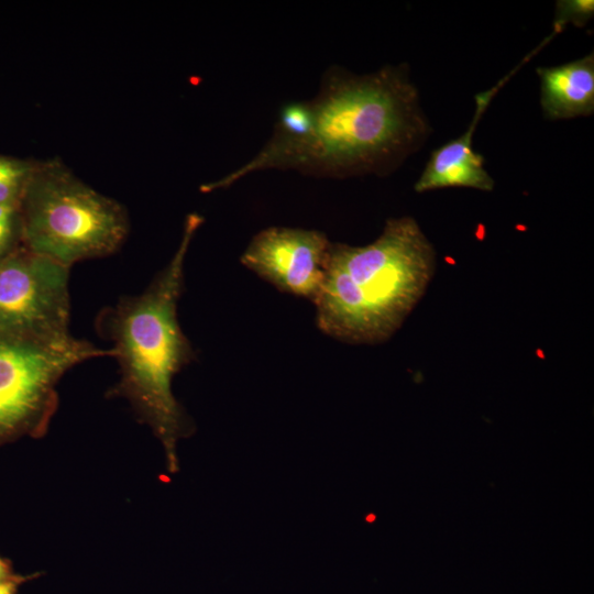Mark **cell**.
<instances>
[{"label": "cell", "mask_w": 594, "mask_h": 594, "mask_svg": "<svg viewBox=\"0 0 594 594\" xmlns=\"http://www.w3.org/2000/svg\"><path fill=\"white\" fill-rule=\"evenodd\" d=\"M594 15L593 0H561L557 1L553 29L563 31L566 24L583 26Z\"/></svg>", "instance_id": "12"}, {"label": "cell", "mask_w": 594, "mask_h": 594, "mask_svg": "<svg viewBox=\"0 0 594 594\" xmlns=\"http://www.w3.org/2000/svg\"><path fill=\"white\" fill-rule=\"evenodd\" d=\"M429 132L406 66L365 75L331 67L312 99L280 108L272 136L251 160L202 185L201 191L266 169L337 178L386 174L416 152Z\"/></svg>", "instance_id": "1"}, {"label": "cell", "mask_w": 594, "mask_h": 594, "mask_svg": "<svg viewBox=\"0 0 594 594\" xmlns=\"http://www.w3.org/2000/svg\"><path fill=\"white\" fill-rule=\"evenodd\" d=\"M436 253L411 217L388 219L364 246L331 243L314 302L319 329L352 343L387 340L422 297Z\"/></svg>", "instance_id": "3"}, {"label": "cell", "mask_w": 594, "mask_h": 594, "mask_svg": "<svg viewBox=\"0 0 594 594\" xmlns=\"http://www.w3.org/2000/svg\"><path fill=\"white\" fill-rule=\"evenodd\" d=\"M540 103L550 120L590 116L594 111L593 52L573 62L538 67Z\"/></svg>", "instance_id": "9"}, {"label": "cell", "mask_w": 594, "mask_h": 594, "mask_svg": "<svg viewBox=\"0 0 594 594\" xmlns=\"http://www.w3.org/2000/svg\"><path fill=\"white\" fill-rule=\"evenodd\" d=\"M114 355L113 349L74 337L46 342L0 332V447L45 436L64 374L87 360Z\"/></svg>", "instance_id": "5"}, {"label": "cell", "mask_w": 594, "mask_h": 594, "mask_svg": "<svg viewBox=\"0 0 594 594\" xmlns=\"http://www.w3.org/2000/svg\"><path fill=\"white\" fill-rule=\"evenodd\" d=\"M36 161L0 155V204H19Z\"/></svg>", "instance_id": "10"}, {"label": "cell", "mask_w": 594, "mask_h": 594, "mask_svg": "<svg viewBox=\"0 0 594 594\" xmlns=\"http://www.w3.org/2000/svg\"><path fill=\"white\" fill-rule=\"evenodd\" d=\"M330 244L317 230L270 227L253 237L241 262L278 289L314 301L324 279Z\"/></svg>", "instance_id": "7"}, {"label": "cell", "mask_w": 594, "mask_h": 594, "mask_svg": "<svg viewBox=\"0 0 594 594\" xmlns=\"http://www.w3.org/2000/svg\"><path fill=\"white\" fill-rule=\"evenodd\" d=\"M21 581H7L0 583V594H16Z\"/></svg>", "instance_id": "14"}, {"label": "cell", "mask_w": 594, "mask_h": 594, "mask_svg": "<svg viewBox=\"0 0 594 594\" xmlns=\"http://www.w3.org/2000/svg\"><path fill=\"white\" fill-rule=\"evenodd\" d=\"M19 210L22 246L68 267L117 252L130 230L127 209L57 157L36 161Z\"/></svg>", "instance_id": "4"}, {"label": "cell", "mask_w": 594, "mask_h": 594, "mask_svg": "<svg viewBox=\"0 0 594 594\" xmlns=\"http://www.w3.org/2000/svg\"><path fill=\"white\" fill-rule=\"evenodd\" d=\"M69 270L24 246L0 261V332L46 342L73 337Z\"/></svg>", "instance_id": "6"}, {"label": "cell", "mask_w": 594, "mask_h": 594, "mask_svg": "<svg viewBox=\"0 0 594 594\" xmlns=\"http://www.w3.org/2000/svg\"><path fill=\"white\" fill-rule=\"evenodd\" d=\"M37 576H40L37 572L31 575L16 574L11 561L0 557V583L7 581H21L24 583Z\"/></svg>", "instance_id": "13"}, {"label": "cell", "mask_w": 594, "mask_h": 594, "mask_svg": "<svg viewBox=\"0 0 594 594\" xmlns=\"http://www.w3.org/2000/svg\"><path fill=\"white\" fill-rule=\"evenodd\" d=\"M187 216L178 248L150 285L139 295L122 297L102 311L99 326L113 343L119 381L110 396L124 398L161 441L170 471H175L176 443L190 431L189 421L173 395L174 376L194 359L190 342L177 319L184 289L188 248L202 223Z\"/></svg>", "instance_id": "2"}, {"label": "cell", "mask_w": 594, "mask_h": 594, "mask_svg": "<svg viewBox=\"0 0 594 594\" xmlns=\"http://www.w3.org/2000/svg\"><path fill=\"white\" fill-rule=\"evenodd\" d=\"M22 245L19 204H0V261Z\"/></svg>", "instance_id": "11"}, {"label": "cell", "mask_w": 594, "mask_h": 594, "mask_svg": "<svg viewBox=\"0 0 594 594\" xmlns=\"http://www.w3.org/2000/svg\"><path fill=\"white\" fill-rule=\"evenodd\" d=\"M507 75L496 86L475 97L476 110L469 129L459 138L435 150L420 177L415 184L417 193H425L447 187H469L491 191L494 179L484 167V158L473 148V136L480 118L490 101L512 76Z\"/></svg>", "instance_id": "8"}]
</instances>
